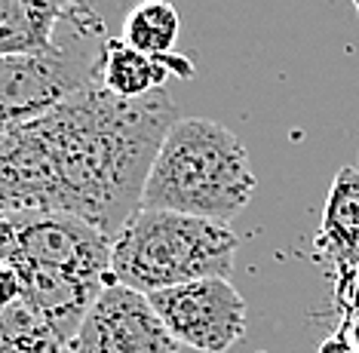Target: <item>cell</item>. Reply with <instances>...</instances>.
<instances>
[{
	"mask_svg": "<svg viewBox=\"0 0 359 353\" xmlns=\"http://www.w3.org/2000/svg\"><path fill=\"white\" fill-rule=\"evenodd\" d=\"M178 120L166 89L126 102L102 86L0 138V215L71 212L111 240L142 209L163 138Z\"/></svg>",
	"mask_w": 359,
	"mask_h": 353,
	"instance_id": "cell-1",
	"label": "cell"
},
{
	"mask_svg": "<svg viewBox=\"0 0 359 353\" xmlns=\"http://www.w3.org/2000/svg\"><path fill=\"white\" fill-rule=\"evenodd\" d=\"M249 151L224 123L178 117L163 138L142 194V209L231 221L252 203Z\"/></svg>",
	"mask_w": 359,
	"mask_h": 353,
	"instance_id": "cell-2",
	"label": "cell"
},
{
	"mask_svg": "<svg viewBox=\"0 0 359 353\" xmlns=\"http://www.w3.org/2000/svg\"><path fill=\"white\" fill-rule=\"evenodd\" d=\"M240 237L231 225L166 209H138L114 237L111 280L154 295L184 283L231 280Z\"/></svg>",
	"mask_w": 359,
	"mask_h": 353,
	"instance_id": "cell-3",
	"label": "cell"
},
{
	"mask_svg": "<svg viewBox=\"0 0 359 353\" xmlns=\"http://www.w3.org/2000/svg\"><path fill=\"white\" fill-rule=\"evenodd\" d=\"M114 240L71 212H4L0 258L13 267H46L93 283L111 280Z\"/></svg>",
	"mask_w": 359,
	"mask_h": 353,
	"instance_id": "cell-4",
	"label": "cell"
},
{
	"mask_svg": "<svg viewBox=\"0 0 359 353\" xmlns=\"http://www.w3.org/2000/svg\"><path fill=\"white\" fill-rule=\"evenodd\" d=\"M104 44L108 40L0 59V138L53 114L68 98L99 86Z\"/></svg>",
	"mask_w": 359,
	"mask_h": 353,
	"instance_id": "cell-5",
	"label": "cell"
},
{
	"mask_svg": "<svg viewBox=\"0 0 359 353\" xmlns=\"http://www.w3.org/2000/svg\"><path fill=\"white\" fill-rule=\"evenodd\" d=\"M172 338L200 353H227L246 338V298L224 277L172 286L148 295Z\"/></svg>",
	"mask_w": 359,
	"mask_h": 353,
	"instance_id": "cell-6",
	"label": "cell"
},
{
	"mask_svg": "<svg viewBox=\"0 0 359 353\" xmlns=\"http://www.w3.org/2000/svg\"><path fill=\"white\" fill-rule=\"evenodd\" d=\"M108 40L99 0H0V59Z\"/></svg>",
	"mask_w": 359,
	"mask_h": 353,
	"instance_id": "cell-7",
	"label": "cell"
},
{
	"mask_svg": "<svg viewBox=\"0 0 359 353\" xmlns=\"http://www.w3.org/2000/svg\"><path fill=\"white\" fill-rule=\"evenodd\" d=\"M68 353H182L148 295L108 283L77 329Z\"/></svg>",
	"mask_w": 359,
	"mask_h": 353,
	"instance_id": "cell-8",
	"label": "cell"
},
{
	"mask_svg": "<svg viewBox=\"0 0 359 353\" xmlns=\"http://www.w3.org/2000/svg\"><path fill=\"white\" fill-rule=\"evenodd\" d=\"M15 270H19L22 280V295L50 319V326L65 344L74 341L77 329L83 326L86 314L95 305V298L108 286L46 267H15Z\"/></svg>",
	"mask_w": 359,
	"mask_h": 353,
	"instance_id": "cell-9",
	"label": "cell"
},
{
	"mask_svg": "<svg viewBox=\"0 0 359 353\" xmlns=\"http://www.w3.org/2000/svg\"><path fill=\"white\" fill-rule=\"evenodd\" d=\"M316 249L332 258L341 274L359 267V169L353 166L338 169V175L332 178Z\"/></svg>",
	"mask_w": 359,
	"mask_h": 353,
	"instance_id": "cell-10",
	"label": "cell"
},
{
	"mask_svg": "<svg viewBox=\"0 0 359 353\" xmlns=\"http://www.w3.org/2000/svg\"><path fill=\"white\" fill-rule=\"evenodd\" d=\"M169 55H144L129 46L123 37H108L99 65V86L126 102L144 98L163 89L166 80L172 77Z\"/></svg>",
	"mask_w": 359,
	"mask_h": 353,
	"instance_id": "cell-11",
	"label": "cell"
},
{
	"mask_svg": "<svg viewBox=\"0 0 359 353\" xmlns=\"http://www.w3.org/2000/svg\"><path fill=\"white\" fill-rule=\"evenodd\" d=\"M0 353H68L55 329L25 295L0 305Z\"/></svg>",
	"mask_w": 359,
	"mask_h": 353,
	"instance_id": "cell-12",
	"label": "cell"
},
{
	"mask_svg": "<svg viewBox=\"0 0 359 353\" xmlns=\"http://www.w3.org/2000/svg\"><path fill=\"white\" fill-rule=\"evenodd\" d=\"M178 31L182 19L169 0H138L123 19V40L144 55H169Z\"/></svg>",
	"mask_w": 359,
	"mask_h": 353,
	"instance_id": "cell-13",
	"label": "cell"
},
{
	"mask_svg": "<svg viewBox=\"0 0 359 353\" xmlns=\"http://www.w3.org/2000/svg\"><path fill=\"white\" fill-rule=\"evenodd\" d=\"M22 295V280H19V270L13 265H6L0 258V305H10Z\"/></svg>",
	"mask_w": 359,
	"mask_h": 353,
	"instance_id": "cell-14",
	"label": "cell"
},
{
	"mask_svg": "<svg viewBox=\"0 0 359 353\" xmlns=\"http://www.w3.org/2000/svg\"><path fill=\"white\" fill-rule=\"evenodd\" d=\"M316 353H359V347L347 332H338V335H329V338L316 347Z\"/></svg>",
	"mask_w": 359,
	"mask_h": 353,
	"instance_id": "cell-15",
	"label": "cell"
},
{
	"mask_svg": "<svg viewBox=\"0 0 359 353\" xmlns=\"http://www.w3.org/2000/svg\"><path fill=\"white\" fill-rule=\"evenodd\" d=\"M353 6H356V13H359V0H353Z\"/></svg>",
	"mask_w": 359,
	"mask_h": 353,
	"instance_id": "cell-16",
	"label": "cell"
}]
</instances>
